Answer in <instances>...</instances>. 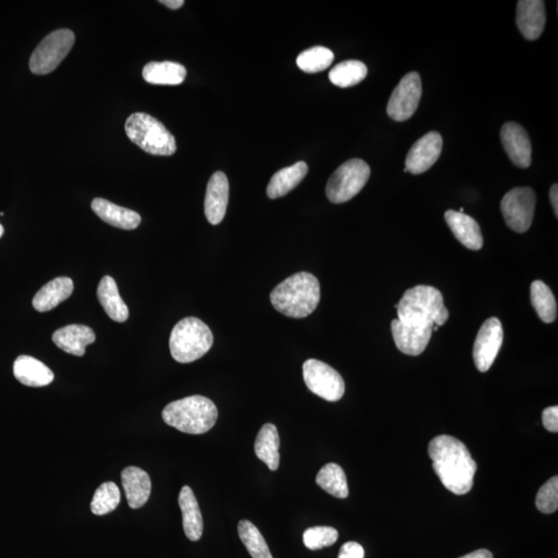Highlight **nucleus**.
I'll list each match as a JSON object with an SVG mask.
<instances>
[{
    "mask_svg": "<svg viewBox=\"0 0 558 558\" xmlns=\"http://www.w3.org/2000/svg\"><path fill=\"white\" fill-rule=\"evenodd\" d=\"M530 300L544 323H554L557 317V303L553 291L542 281L530 285Z\"/></svg>",
    "mask_w": 558,
    "mask_h": 558,
    "instance_id": "c85d7f7f",
    "label": "nucleus"
},
{
    "mask_svg": "<svg viewBox=\"0 0 558 558\" xmlns=\"http://www.w3.org/2000/svg\"><path fill=\"white\" fill-rule=\"evenodd\" d=\"M4 233V229L2 225H0V237H2Z\"/></svg>",
    "mask_w": 558,
    "mask_h": 558,
    "instance_id": "79ce46f5",
    "label": "nucleus"
},
{
    "mask_svg": "<svg viewBox=\"0 0 558 558\" xmlns=\"http://www.w3.org/2000/svg\"><path fill=\"white\" fill-rule=\"evenodd\" d=\"M536 507L544 514H553L558 508V478H551L536 494Z\"/></svg>",
    "mask_w": 558,
    "mask_h": 558,
    "instance_id": "c9c22d12",
    "label": "nucleus"
},
{
    "mask_svg": "<svg viewBox=\"0 0 558 558\" xmlns=\"http://www.w3.org/2000/svg\"><path fill=\"white\" fill-rule=\"evenodd\" d=\"M395 345L406 355H421L428 347L434 328H418L403 325L399 319L391 324Z\"/></svg>",
    "mask_w": 558,
    "mask_h": 558,
    "instance_id": "dca6fc26",
    "label": "nucleus"
},
{
    "mask_svg": "<svg viewBox=\"0 0 558 558\" xmlns=\"http://www.w3.org/2000/svg\"><path fill=\"white\" fill-rule=\"evenodd\" d=\"M97 299L111 320L124 323L130 317L129 307L118 291L114 278L104 276L96 292Z\"/></svg>",
    "mask_w": 558,
    "mask_h": 558,
    "instance_id": "393cba45",
    "label": "nucleus"
},
{
    "mask_svg": "<svg viewBox=\"0 0 558 558\" xmlns=\"http://www.w3.org/2000/svg\"><path fill=\"white\" fill-rule=\"evenodd\" d=\"M432 467L443 485L456 495L469 493L473 486L477 464L466 446L456 437L438 436L428 446Z\"/></svg>",
    "mask_w": 558,
    "mask_h": 558,
    "instance_id": "f257e3e1",
    "label": "nucleus"
},
{
    "mask_svg": "<svg viewBox=\"0 0 558 558\" xmlns=\"http://www.w3.org/2000/svg\"><path fill=\"white\" fill-rule=\"evenodd\" d=\"M303 378L313 394L327 401H338L346 391L345 381L334 368L322 361L310 359L303 364Z\"/></svg>",
    "mask_w": 558,
    "mask_h": 558,
    "instance_id": "1a4fd4ad",
    "label": "nucleus"
},
{
    "mask_svg": "<svg viewBox=\"0 0 558 558\" xmlns=\"http://www.w3.org/2000/svg\"><path fill=\"white\" fill-rule=\"evenodd\" d=\"M536 197L530 187H515L501 200L502 215L508 228L518 233H526L532 226Z\"/></svg>",
    "mask_w": 558,
    "mask_h": 558,
    "instance_id": "9d476101",
    "label": "nucleus"
},
{
    "mask_svg": "<svg viewBox=\"0 0 558 558\" xmlns=\"http://www.w3.org/2000/svg\"><path fill=\"white\" fill-rule=\"evenodd\" d=\"M75 34L69 30H58L48 34L33 51L30 68L33 74L47 75L55 71L71 52Z\"/></svg>",
    "mask_w": 558,
    "mask_h": 558,
    "instance_id": "6e6552de",
    "label": "nucleus"
},
{
    "mask_svg": "<svg viewBox=\"0 0 558 558\" xmlns=\"http://www.w3.org/2000/svg\"><path fill=\"white\" fill-rule=\"evenodd\" d=\"M179 507L183 513L184 533L191 541H199L203 535V518H202L197 499L191 487L184 486L179 493Z\"/></svg>",
    "mask_w": 558,
    "mask_h": 558,
    "instance_id": "b1692460",
    "label": "nucleus"
},
{
    "mask_svg": "<svg viewBox=\"0 0 558 558\" xmlns=\"http://www.w3.org/2000/svg\"><path fill=\"white\" fill-rule=\"evenodd\" d=\"M186 68L173 61H151L143 68V78L155 86H180L186 78Z\"/></svg>",
    "mask_w": 558,
    "mask_h": 558,
    "instance_id": "a878e982",
    "label": "nucleus"
},
{
    "mask_svg": "<svg viewBox=\"0 0 558 558\" xmlns=\"http://www.w3.org/2000/svg\"><path fill=\"white\" fill-rule=\"evenodd\" d=\"M445 220L456 237L457 240L472 250H479L483 247V236L479 223L470 215L455 211L445 213Z\"/></svg>",
    "mask_w": 558,
    "mask_h": 558,
    "instance_id": "aec40b11",
    "label": "nucleus"
},
{
    "mask_svg": "<svg viewBox=\"0 0 558 558\" xmlns=\"http://www.w3.org/2000/svg\"><path fill=\"white\" fill-rule=\"evenodd\" d=\"M364 549L359 543L347 542L341 547L338 558H364Z\"/></svg>",
    "mask_w": 558,
    "mask_h": 558,
    "instance_id": "4c0bfd02",
    "label": "nucleus"
},
{
    "mask_svg": "<svg viewBox=\"0 0 558 558\" xmlns=\"http://www.w3.org/2000/svg\"><path fill=\"white\" fill-rule=\"evenodd\" d=\"M125 132L132 143L149 155L170 157L177 150L176 138L162 122L148 114H131L125 122Z\"/></svg>",
    "mask_w": 558,
    "mask_h": 558,
    "instance_id": "423d86ee",
    "label": "nucleus"
},
{
    "mask_svg": "<svg viewBox=\"0 0 558 558\" xmlns=\"http://www.w3.org/2000/svg\"><path fill=\"white\" fill-rule=\"evenodd\" d=\"M395 307L400 322L409 327L435 328L449 319L441 291L430 285H416L406 291Z\"/></svg>",
    "mask_w": 558,
    "mask_h": 558,
    "instance_id": "7ed1b4c3",
    "label": "nucleus"
},
{
    "mask_svg": "<svg viewBox=\"0 0 558 558\" xmlns=\"http://www.w3.org/2000/svg\"><path fill=\"white\" fill-rule=\"evenodd\" d=\"M422 96L421 76L416 72L404 76L391 95L387 114L395 122H406L415 114Z\"/></svg>",
    "mask_w": 558,
    "mask_h": 558,
    "instance_id": "9b49d317",
    "label": "nucleus"
},
{
    "mask_svg": "<svg viewBox=\"0 0 558 558\" xmlns=\"http://www.w3.org/2000/svg\"><path fill=\"white\" fill-rule=\"evenodd\" d=\"M459 558H493V555L490 551H488L486 549H480L477 551H473V553L470 554H466Z\"/></svg>",
    "mask_w": 558,
    "mask_h": 558,
    "instance_id": "ea45409f",
    "label": "nucleus"
},
{
    "mask_svg": "<svg viewBox=\"0 0 558 558\" xmlns=\"http://www.w3.org/2000/svg\"><path fill=\"white\" fill-rule=\"evenodd\" d=\"M317 484L334 498L346 499L348 487L346 473L337 464H328L320 470Z\"/></svg>",
    "mask_w": 558,
    "mask_h": 558,
    "instance_id": "c756f323",
    "label": "nucleus"
},
{
    "mask_svg": "<svg viewBox=\"0 0 558 558\" xmlns=\"http://www.w3.org/2000/svg\"><path fill=\"white\" fill-rule=\"evenodd\" d=\"M274 309L289 318L303 319L316 310L320 300L318 278L307 272H299L285 278L271 292Z\"/></svg>",
    "mask_w": 558,
    "mask_h": 558,
    "instance_id": "f03ea898",
    "label": "nucleus"
},
{
    "mask_svg": "<svg viewBox=\"0 0 558 558\" xmlns=\"http://www.w3.org/2000/svg\"><path fill=\"white\" fill-rule=\"evenodd\" d=\"M367 67L359 60H346L335 66L330 73L329 79L334 86L347 88L357 86L366 78Z\"/></svg>",
    "mask_w": 558,
    "mask_h": 558,
    "instance_id": "7c9ffc66",
    "label": "nucleus"
},
{
    "mask_svg": "<svg viewBox=\"0 0 558 558\" xmlns=\"http://www.w3.org/2000/svg\"><path fill=\"white\" fill-rule=\"evenodd\" d=\"M238 533L251 557L274 558L260 530L253 523L248 520H241L238 525Z\"/></svg>",
    "mask_w": 558,
    "mask_h": 558,
    "instance_id": "473e14b6",
    "label": "nucleus"
},
{
    "mask_svg": "<svg viewBox=\"0 0 558 558\" xmlns=\"http://www.w3.org/2000/svg\"><path fill=\"white\" fill-rule=\"evenodd\" d=\"M502 146L512 163L521 169L532 165V143L527 131L516 122H507L500 131Z\"/></svg>",
    "mask_w": 558,
    "mask_h": 558,
    "instance_id": "4468645a",
    "label": "nucleus"
},
{
    "mask_svg": "<svg viewBox=\"0 0 558 558\" xmlns=\"http://www.w3.org/2000/svg\"><path fill=\"white\" fill-rule=\"evenodd\" d=\"M213 334L204 322L197 318H185L173 328L170 351L174 360L192 363L203 357L213 345Z\"/></svg>",
    "mask_w": 558,
    "mask_h": 558,
    "instance_id": "39448f33",
    "label": "nucleus"
},
{
    "mask_svg": "<svg viewBox=\"0 0 558 558\" xmlns=\"http://www.w3.org/2000/svg\"><path fill=\"white\" fill-rule=\"evenodd\" d=\"M502 340H504V330H502L500 320L497 318L486 320L480 328L472 351L474 364L479 372L490 371L498 357Z\"/></svg>",
    "mask_w": 558,
    "mask_h": 558,
    "instance_id": "f8f14e48",
    "label": "nucleus"
},
{
    "mask_svg": "<svg viewBox=\"0 0 558 558\" xmlns=\"http://www.w3.org/2000/svg\"><path fill=\"white\" fill-rule=\"evenodd\" d=\"M334 54L330 49L317 46L300 53L297 66L302 71L315 74L325 71L332 65Z\"/></svg>",
    "mask_w": 558,
    "mask_h": 558,
    "instance_id": "2f4dec72",
    "label": "nucleus"
},
{
    "mask_svg": "<svg viewBox=\"0 0 558 558\" xmlns=\"http://www.w3.org/2000/svg\"><path fill=\"white\" fill-rule=\"evenodd\" d=\"M122 481L125 497L131 508L143 507L148 501L151 493L149 474L136 466H129L122 472Z\"/></svg>",
    "mask_w": 558,
    "mask_h": 558,
    "instance_id": "6ab92c4d",
    "label": "nucleus"
},
{
    "mask_svg": "<svg viewBox=\"0 0 558 558\" xmlns=\"http://www.w3.org/2000/svg\"><path fill=\"white\" fill-rule=\"evenodd\" d=\"M229 180L225 173L216 172L209 180L205 197V215L212 225H219L227 213Z\"/></svg>",
    "mask_w": 558,
    "mask_h": 558,
    "instance_id": "2eb2a0df",
    "label": "nucleus"
},
{
    "mask_svg": "<svg viewBox=\"0 0 558 558\" xmlns=\"http://www.w3.org/2000/svg\"><path fill=\"white\" fill-rule=\"evenodd\" d=\"M160 4H165L171 10H178L184 4V0H162Z\"/></svg>",
    "mask_w": 558,
    "mask_h": 558,
    "instance_id": "a19ab883",
    "label": "nucleus"
},
{
    "mask_svg": "<svg viewBox=\"0 0 558 558\" xmlns=\"http://www.w3.org/2000/svg\"><path fill=\"white\" fill-rule=\"evenodd\" d=\"M95 333L87 326L68 325L53 333L52 340L60 350L82 357L87 346L94 343Z\"/></svg>",
    "mask_w": 558,
    "mask_h": 558,
    "instance_id": "a211bd4d",
    "label": "nucleus"
},
{
    "mask_svg": "<svg viewBox=\"0 0 558 558\" xmlns=\"http://www.w3.org/2000/svg\"><path fill=\"white\" fill-rule=\"evenodd\" d=\"M281 439L275 425L265 424L257 434L255 452L257 458L266 464L270 471H277L281 456H279Z\"/></svg>",
    "mask_w": 558,
    "mask_h": 558,
    "instance_id": "cd10ccee",
    "label": "nucleus"
},
{
    "mask_svg": "<svg viewBox=\"0 0 558 558\" xmlns=\"http://www.w3.org/2000/svg\"><path fill=\"white\" fill-rule=\"evenodd\" d=\"M309 172V166L304 162H298L284 169L279 170L272 176L267 187L270 199H278L294 190L305 178Z\"/></svg>",
    "mask_w": 558,
    "mask_h": 558,
    "instance_id": "bb28decb",
    "label": "nucleus"
},
{
    "mask_svg": "<svg viewBox=\"0 0 558 558\" xmlns=\"http://www.w3.org/2000/svg\"><path fill=\"white\" fill-rule=\"evenodd\" d=\"M443 138L436 131H430L411 146L406 159V169L411 174H422L430 169L441 157Z\"/></svg>",
    "mask_w": 558,
    "mask_h": 558,
    "instance_id": "ddd939ff",
    "label": "nucleus"
},
{
    "mask_svg": "<svg viewBox=\"0 0 558 558\" xmlns=\"http://www.w3.org/2000/svg\"><path fill=\"white\" fill-rule=\"evenodd\" d=\"M516 22L523 37L529 40H538L546 24L545 3L542 0H520Z\"/></svg>",
    "mask_w": 558,
    "mask_h": 558,
    "instance_id": "f3484780",
    "label": "nucleus"
},
{
    "mask_svg": "<svg viewBox=\"0 0 558 558\" xmlns=\"http://www.w3.org/2000/svg\"><path fill=\"white\" fill-rule=\"evenodd\" d=\"M219 410L205 396L194 395L173 401L164 409V421L188 435H203L218 421Z\"/></svg>",
    "mask_w": 558,
    "mask_h": 558,
    "instance_id": "20e7f679",
    "label": "nucleus"
},
{
    "mask_svg": "<svg viewBox=\"0 0 558 558\" xmlns=\"http://www.w3.org/2000/svg\"><path fill=\"white\" fill-rule=\"evenodd\" d=\"M92 208L102 220L116 228L135 230L141 223V216L139 213L111 203L108 200L96 198L93 201Z\"/></svg>",
    "mask_w": 558,
    "mask_h": 558,
    "instance_id": "5701e85b",
    "label": "nucleus"
},
{
    "mask_svg": "<svg viewBox=\"0 0 558 558\" xmlns=\"http://www.w3.org/2000/svg\"><path fill=\"white\" fill-rule=\"evenodd\" d=\"M338 539V530L330 526L307 528L303 534L304 545L310 550L330 547Z\"/></svg>",
    "mask_w": 558,
    "mask_h": 558,
    "instance_id": "f704fd0d",
    "label": "nucleus"
},
{
    "mask_svg": "<svg viewBox=\"0 0 558 558\" xmlns=\"http://www.w3.org/2000/svg\"><path fill=\"white\" fill-rule=\"evenodd\" d=\"M371 177V167L359 158H353L338 167L326 186L328 200L343 204L352 200L365 186Z\"/></svg>",
    "mask_w": 558,
    "mask_h": 558,
    "instance_id": "0eeeda50",
    "label": "nucleus"
},
{
    "mask_svg": "<svg viewBox=\"0 0 558 558\" xmlns=\"http://www.w3.org/2000/svg\"><path fill=\"white\" fill-rule=\"evenodd\" d=\"M74 283L68 277H58L48 283L34 296L32 305L40 312L50 311L72 296Z\"/></svg>",
    "mask_w": 558,
    "mask_h": 558,
    "instance_id": "4be33fe9",
    "label": "nucleus"
},
{
    "mask_svg": "<svg viewBox=\"0 0 558 558\" xmlns=\"http://www.w3.org/2000/svg\"><path fill=\"white\" fill-rule=\"evenodd\" d=\"M121 500L120 488L113 482H106L97 488L90 508L94 515H106L116 510Z\"/></svg>",
    "mask_w": 558,
    "mask_h": 558,
    "instance_id": "72a5a7b5",
    "label": "nucleus"
},
{
    "mask_svg": "<svg viewBox=\"0 0 558 558\" xmlns=\"http://www.w3.org/2000/svg\"><path fill=\"white\" fill-rule=\"evenodd\" d=\"M543 425L550 432H558V407H550L543 411Z\"/></svg>",
    "mask_w": 558,
    "mask_h": 558,
    "instance_id": "e433bc0d",
    "label": "nucleus"
},
{
    "mask_svg": "<svg viewBox=\"0 0 558 558\" xmlns=\"http://www.w3.org/2000/svg\"><path fill=\"white\" fill-rule=\"evenodd\" d=\"M558 185L555 184L553 186H551L550 188V201H551V204H553L554 207V211L555 213V216L557 218L558 216Z\"/></svg>",
    "mask_w": 558,
    "mask_h": 558,
    "instance_id": "58836bf2",
    "label": "nucleus"
},
{
    "mask_svg": "<svg viewBox=\"0 0 558 558\" xmlns=\"http://www.w3.org/2000/svg\"><path fill=\"white\" fill-rule=\"evenodd\" d=\"M14 375L23 385L34 388L50 385L54 380V374L43 362L25 355L14 363Z\"/></svg>",
    "mask_w": 558,
    "mask_h": 558,
    "instance_id": "412c9836",
    "label": "nucleus"
}]
</instances>
